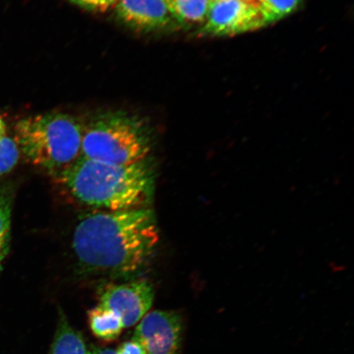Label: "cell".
Returning <instances> with one entry per match:
<instances>
[{
    "mask_svg": "<svg viewBox=\"0 0 354 354\" xmlns=\"http://www.w3.org/2000/svg\"><path fill=\"white\" fill-rule=\"evenodd\" d=\"M203 35L225 37L252 32L269 21L259 0H212Z\"/></svg>",
    "mask_w": 354,
    "mask_h": 354,
    "instance_id": "5",
    "label": "cell"
},
{
    "mask_svg": "<svg viewBox=\"0 0 354 354\" xmlns=\"http://www.w3.org/2000/svg\"><path fill=\"white\" fill-rule=\"evenodd\" d=\"M158 241L156 216L145 207L84 216L73 246L84 272L129 278L151 263Z\"/></svg>",
    "mask_w": 354,
    "mask_h": 354,
    "instance_id": "1",
    "label": "cell"
},
{
    "mask_svg": "<svg viewBox=\"0 0 354 354\" xmlns=\"http://www.w3.org/2000/svg\"><path fill=\"white\" fill-rule=\"evenodd\" d=\"M119 20L131 28L154 32L180 24L166 0H118Z\"/></svg>",
    "mask_w": 354,
    "mask_h": 354,
    "instance_id": "8",
    "label": "cell"
},
{
    "mask_svg": "<svg viewBox=\"0 0 354 354\" xmlns=\"http://www.w3.org/2000/svg\"><path fill=\"white\" fill-rule=\"evenodd\" d=\"M20 158V150L15 140L8 136L0 139V177L6 175L16 167Z\"/></svg>",
    "mask_w": 354,
    "mask_h": 354,
    "instance_id": "13",
    "label": "cell"
},
{
    "mask_svg": "<svg viewBox=\"0 0 354 354\" xmlns=\"http://www.w3.org/2000/svg\"><path fill=\"white\" fill-rule=\"evenodd\" d=\"M151 131L143 120L122 112L97 115L83 128L82 156L117 165L148 158Z\"/></svg>",
    "mask_w": 354,
    "mask_h": 354,
    "instance_id": "4",
    "label": "cell"
},
{
    "mask_svg": "<svg viewBox=\"0 0 354 354\" xmlns=\"http://www.w3.org/2000/svg\"><path fill=\"white\" fill-rule=\"evenodd\" d=\"M183 320L176 311L157 310L139 322L133 339L145 354H178L183 342Z\"/></svg>",
    "mask_w": 354,
    "mask_h": 354,
    "instance_id": "7",
    "label": "cell"
},
{
    "mask_svg": "<svg viewBox=\"0 0 354 354\" xmlns=\"http://www.w3.org/2000/svg\"><path fill=\"white\" fill-rule=\"evenodd\" d=\"M90 354H115V351L110 348H96L90 351Z\"/></svg>",
    "mask_w": 354,
    "mask_h": 354,
    "instance_id": "17",
    "label": "cell"
},
{
    "mask_svg": "<svg viewBox=\"0 0 354 354\" xmlns=\"http://www.w3.org/2000/svg\"><path fill=\"white\" fill-rule=\"evenodd\" d=\"M50 354H90L85 340L73 328L64 316H61Z\"/></svg>",
    "mask_w": 354,
    "mask_h": 354,
    "instance_id": "9",
    "label": "cell"
},
{
    "mask_svg": "<svg viewBox=\"0 0 354 354\" xmlns=\"http://www.w3.org/2000/svg\"><path fill=\"white\" fill-rule=\"evenodd\" d=\"M1 269H2V266H1V262H0V271H1Z\"/></svg>",
    "mask_w": 354,
    "mask_h": 354,
    "instance_id": "19",
    "label": "cell"
},
{
    "mask_svg": "<svg viewBox=\"0 0 354 354\" xmlns=\"http://www.w3.org/2000/svg\"><path fill=\"white\" fill-rule=\"evenodd\" d=\"M55 177L77 201L105 212L147 207L155 180L153 166L148 158L131 165H117L82 155Z\"/></svg>",
    "mask_w": 354,
    "mask_h": 354,
    "instance_id": "2",
    "label": "cell"
},
{
    "mask_svg": "<svg viewBox=\"0 0 354 354\" xmlns=\"http://www.w3.org/2000/svg\"><path fill=\"white\" fill-rule=\"evenodd\" d=\"M12 196L7 192L0 194V262L10 250Z\"/></svg>",
    "mask_w": 354,
    "mask_h": 354,
    "instance_id": "12",
    "label": "cell"
},
{
    "mask_svg": "<svg viewBox=\"0 0 354 354\" xmlns=\"http://www.w3.org/2000/svg\"><path fill=\"white\" fill-rule=\"evenodd\" d=\"M4 136H6V125H4L3 119L0 118V139Z\"/></svg>",
    "mask_w": 354,
    "mask_h": 354,
    "instance_id": "18",
    "label": "cell"
},
{
    "mask_svg": "<svg viewBox=\"0 0 354 354\" xmlns=\"http://www.w3.org/2000/svg\"><path fill=\"white\" fill-rule=\"evenodd\" d=\"M88 317L93 334L101 339H116L124 329L120 318L107 309L97 306L88 312Z\"/></svg>",
    "mask_w": 354,
    "mask_h": 354,
    "instance_id": "10",
    "label": "cell"
},
{
    "mask_svg": "<svg viewBox=\"0 0 354 354\" xmlns=\"http://www.w3.org/2000/svg\"><path fill=\"white\" fill-rule=\"evenodd\" d=\"M115 354H145V352L138 342L131 339L129 342L123 343L115 351Z\"/></svg>",
    "mask_w": 354,
    "mask_h": 354,
    "instance_id": "16",
    "label": "cell"
},
{
    "mask_svg": "<svg viewBox=\"0 0 354 354\" xmlns=\"http://www.w3.org/2000/svg\"><path fill=\"white\" fill-rule=\"evenodd\" d=\"M180 24L205 22L212 0H166Z\"/></svg>",
    "mask_w": 354,
    "mask_h": 354,
    "instance_id": "11",
    "label": "cell"
},
{
    "mask_svg": "<svg viewBox=\"0 0 354 354\" xmlns=\"http://www.w3.org/2000/svg\"><path fill=\"white\" fill-rule=\"evenodd\" d=\"M69 1L87 10L104 12L109 10L111 7L115 6L118 0H69Z\"/></svg>",
    "mask_w": 354,
    "mask_h": 354,
    "instance_id": "15",
    "label": "cell"
},
{
    "mask_svg": "<svg viewBox=\"0 0 354 354\" xmlns=\"http://www.w3.org/2000/svg\"><path fill=\"white\" fill-rule=\"evenodd\" d=\"M269 24L290 15L302 0H259Z\"/></svg>",
    "mask_w": 354,
    "mask_h": 354,
    "instance_id": "14",
    "label": "cell"
},
{
    "mask_svg": "<svg viewBox=\"0 0 354 354\" xmlns=\"http://www.w3.org/2000/svg\"><path fill=\"white\" fill-rule=\"evenodd\" d=\"M153 299V285L142 279L106 286L101 292L98 306L113 313L120 318L124 328H127L142 319Z\"/></svg>",
    "mask_w": 354,
    "mask_h": 354,
    "instance_id": "6",
    "label": "cell"
},
{
    "mask_svg": "<svg viewBox=\"0 0 354 354\" xmlns=\"http://www.w3.org/2000/svg\"><path fill=\"white\" fill-rule=\"evenodd\" d=\"M15 142L33 165L57 175L82 153L83 127L69 114L50 113L16 124Z\"/></svg>",
    "mask_w": 354,
    "mask_h": 354,
    "instance_id": "3",
    "label": "cell"
}]
</instances>
